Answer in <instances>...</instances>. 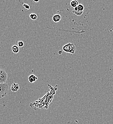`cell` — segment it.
Here are the masks:
<instances>
[{"mask_svg":"<svg viewBox=\"0 0 113 124\" xmlns=\"http://www.w3.org/2000/svg\"><path fill=\"white\" fill-rule=\"evenodd\" d=\"M62 51L60 50V51H58V54H62Z\"/></svg>","mask_w":113,"mask_h":124,"instance_id":"cell-14","label":"cell"},{"mask_svg":"<svg viewBox=\"0 0 113 124\" xmlns=\"http://www.w3.org/2000/svg\"><path fill=\"white\" fill-rule=\"evenodd\" d=\"M62 17L59 14L55 15L52 17V20L54 23H58L61 21Z\"/></svg>","mask_w":113,"mask_h":124,"instance_id":"cell-6","label":"cell"},{"mask_svg":"<svg viewBox=\"0 0 113 124\" xmlns=\"http://www.w3.org/2000/svg\"><path fill=\"white\" fill-rule=\"evenodd\" d=\"M12 52L15 54H17L19 52V47L16 45H14L12 47Z\"/></svg>","mask_w":113,"mask_h":124,"instance_id":"cell-9","label":"cell"},{"mask_svg":"<svg viewBox=\"0 0 113 124\" xmlns=\"http://www.w3.org/2000/svg\"><path fill=\"white\" fill-rule=\"evenodd\" d=\"M73 13H74L76 16H81L83 13V11H80L78 9L77 7H76L74 8V10L72 12Z\"/></svg>","mask_w":113,"mask_h":124,"instance_id":"cell-7","label":"cell"},{"mask_svg":"<svg viewBox=\"0 0 113 124\" xmlns=\"http://www.w3.org/2000/svg\"><path fill=\"white\" fill-rule=\"evenodd\" d=\"M35 2H39V0H33Z\"/></svg>","mask_w":113,"mask_h":124,"instance_id":"cell-15","label":"cell"},{"mask_svg":"<svg viewBox=\"0 0 113 124\" xmlns=\"http://www.w3.org/2000/svg\"><path fill=\"white\" fill-rule=\"evenodd\" d=\"M78 9L80 11H83L84 10V6L83 5L81 4H79L78 6L77 7Z\"/></svg>","mask_w":113,"mask_h":124,"instance_id":"cell-11","label":"cell"},{"mask_svg":"<svg viewBox=\"0 0 113 124\" xmlns=\"http://www.w3.org/2000/svg\"><path fill=\"white\" fill-rule=\"evenodd\" d=\"M18 46L19 47H22L24 46V42L22 41H18Z\"/></svg>","mask_w":113,"mask_h":124,"instance_id":"cell-12","label":"cell"},{"mask_svg":"<svg viewBox=\"0 0 113 124\" xmlns=\"http://www.w3.org/2000/svg\"><path fill=\"white\" fill-rule=\"evenodd\" d=\"M8 92V85L6 83L0 84V99L5 97Z\"/></svg>","mask_w":113,"mask_h":124,"instance_id":"cell-2","label":"cell"},{"mask_svg":"<svg viewBox=\"0 0 113 124\" xmlns=\"http://www.w3.org/2000/svg\"><path fill=\"white\" fill-rule=\"evenodd\" d=\"M63 50L65 53L74 54L76 50V48L74 44L68 43L63 47Z\"/></svg>","mask_w":113,"mask_h":124,"instance_id":"cell-1","label":"cell"},{"mask_svg":"<svg viewBox=\"0 0 113 124\" xmlns=\"http://www.w3.org/2000/svg\"><path fill=\"white\" fill-rule=\"evenodd\" d=\"M19 89V85L17 83H13L11 86V90L13 92H16Z\"/></svg>","mask_w":113,"mask_h":124,"instance_id":"cell-4","label":"cell"},{"mask_svg":"<svg viewBox=\"0 0 113 124\" xmlns=\"http://www.w3.org/2000/svg\"><path fill=\"white\" fill-rule=\"evenodd\" d=\"M8 78V75L4 70L0 68V84L6 83Z\"/></svg>","mask_w":113,"mask_h":124,"instance_id":"cell-3","label":"cell"},{"mask_svg":"<svg viewBox=\"0 0 113 124\" xmlns=\"http://www.w3.org/2000/svg\"><path fill=\"white\" fill-rule=\"evenodd\" d=\"M79 5V2L77 0H72L70 2V5L72 8H76Z\"/></svg>","mask_w":113,"mask_h":124,"instance_id":"cell-8","label":"cell"},{"mask_svg":"<svg viewBox=\"0 0 113 124\" xmlns=\"http://www.w3.org/2000/svg\"><path fill=\"white\" fill-rule=\"evenodd\" d=\"M30 17L32 20H36L37 19L38 16H37V15L36 14L32 13V14H31L30 15Z\"/></svg>","mask_w":113,"mask_h":124,"instance_id":"cell-10","label":"cell"},{"mask_svg":"<svg viewBox=\"0 0 113 124\" xmlns=\"http://www.w3.org/2000/svg\"><path fill=\"white\" fill-rule=\"evenodd\" d=\"M23 7H24V8H25L26 9H27V10H30V5H29V4H28L24 3V4H23Z\"/></svg>","mask_w":113,"mask_h":124,"instance_id":"cell-13","label":"cell"},{"mask_svg":"<svg viewBox=\"0 0 113 124\" xmlns=\"http://www.w3.org/2000/svg\"><path fill=\"white\" fill-rule=\"evenodd\" d=\"M38 79V78H37L36 76H35L33 74L30 75L29 76V78H28L29 81L31 83H33L35 82Z\"/></svg>","mask_w":113,"mask_h":124,"instance_id":"cell-5","label":"cell"}]
</instances>
